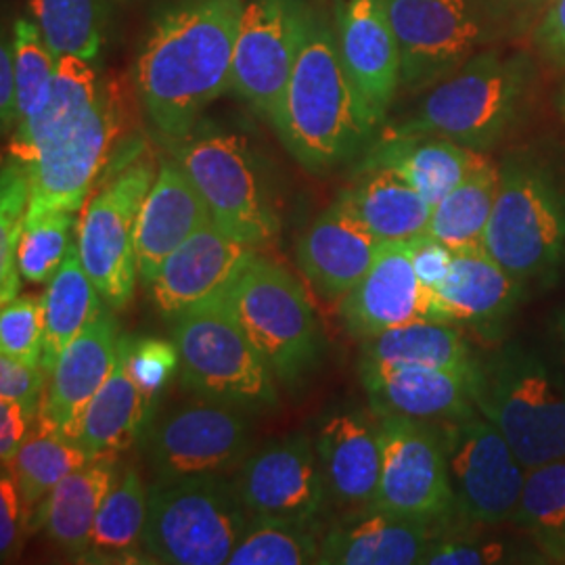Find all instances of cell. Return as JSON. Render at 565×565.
I'll use <instances>...</instances> for the list:
<instances>
[{"mask_svg":"<svg viewBox=\"0 0 565 565\" xmlns=\"http://www.w3.org/2000/svg\"><path fill=\"white\" fill-rule=\"evenodd\" d=\"M102 84L90 61L61 55L49 99L36 116L15 126L9 156L25 166L34 162L46 147L65 137L93 109Z\"/></svg>","mask_w":565,"mask_h":565,"instance_id":"cell-32","label":"cell"},{"mask_svg":"<svg viewBox=\"0 0 565 565\" xmlns=\"http://www.w3.org/2000/svg\"><path fill=\"white\" fill-rule=\"evenodd\" d=\"M401 57L403 88L417 93L445 81L484 41L476 0H385Z\"/></svg>","mask_w":565,"mask_h":565,"instance_id":"cell-16","label":"cell"},{"mask_svg":"<svg viewBox=\"0 0 565 565\" xmlns=\"http://www.w3.org/2000/svg\"><path fill=\"white\" fill-rule=\"evenodd\" d=\"M476 406L525 469L565 459V377L524 343H507L476 371Z\"/></svg>","mask_w":565,"mask_h":565,"instance_id":"cell-5","label":"cell"},{"mask_svg":"<svg viewBox=\"0 0 565 565\" xmlns=\"http://www.w3.org/2000/svg\"><path fill=\"white\" fill-rule=\"evenodd\" d=\"M273 126L310 172L352 160L380 126L343 65L333 13L323 4H310L300 55Z\"/></svg>","mask_w":565,"mask_h":565,"instance_id":"cell-2","label":"cell"},{"mask_svg":"<svg viewBox=\"0 0 565 565\" xmlns=\"http://www.w3.org/2000/svg\"><path fill=\"white\" fill-rule=\"evenodd\" d=\"M128 373L142 394L158 403V396L181 369L177 343L160 338H132L128 342Z\"/></svg>","mask_w":565,"mask_h":565,"instance_id":"cell-45","label":"cell"},{"mask_svg":"<svg viewBox=\"0 0 565 565\" xmlns=\"http://www.w3.org/2000/svg\"><path fill=\"white\" fill-rule=\"evenodd\" d=\"M455 503L473 524L513 522L527 469L505 436L476 413L440 425Z\"/></svg>","mask_w":565,"mask_h":565,"instance_id":"cell-13","label":"cell"},{"mask_svg":"<svg viewBox=\"0 0 565 565\" xmlns=\"http://www.w3.org/2000/svg\"><path fill=\"white\" fill-rule=\"evenodd\" d=\"M361 382L377 417L401 415L443 425L480 413L476 373L361 359Z\"/></svg>","mask_w":565,"mask_h":565,"instance_id":"cell-21","label":"cell"},{"mask_svg":"<svg viewBox=\"0 0 565 565\" xmlns=\"http://www.w3.org/2000/svg\"><path fill=\"white\" fill-rule=\"evenodd\" d=\"M23 524H28V511L21 499L20 488L13 480V473L2 467L0 478V555L2 562H9L18 546Z\"/></svg>","mask_w":565,"mask_h":565,"instance_id":"cell-47","label":"cell"},{"mask_svg":"<svg viewBox=\"0 0 565 565\" xmlns=\"http://www.w3.org/2000/svg\"><path fill=\"white\" fill-rule=\"evenodd\" d=\"M233 486L252 515L312 522L329 501L317 448L303 434L273 440L249 455Z\"/></svg>","mask_w":565,"mask_h":565,"instance_id":"cell-17","label":"cell"},{"mask_svg":"<svg viewBox=\"0 0 565 565\" xmlns=\"http://www.w3.org/2000/svg\"><path fill=\"white\" fill-rule=\"evenodd\" d=\"M210 221V207L182 163L177 158L162 160L137 223L142 281H151L168 256Z\"/></svg>","mask_w":565,"mask_h":565,"instance_id":"cell-24","label":"cell"},{"mask_svg":"<svg viewBox=\"0 0 565 565\" xmlns=\"http://www.w3.org/2000/svg\"><path fill=\"white\" fill-rule=\"evenodd\" d=\"M315 448L329 499L338 505L371 509L382 480L380 424L363 413H338L323 419Z\"/></svg>","mask_w":565,"mask_h":565,"instance_id":"cell-25","label":"cell"},{"mask_svg":"<svg viewBox=\"0 0 565 565\" xmlns=\"http://www.w3.org/2000/svg\"><path fill=\"white\" fill-rule=\"evenodd\" d=\"M224 300L277 380L296 384L310 373L323 345L321 324L287 268L256 256Z\"/></svg>","mask_w":565,"mask_h":565,"instance_id":"cell-8","label":"cell"},{"mask_svg":"<svg viewBox=\"0 0 565 565\" xmlns=\"http://www.w3.org/2000/svg\"><path fill=\"white\" fill-rule=\"evenodd\" d=\"M0 121H2L4 137L11 135L20 121L15 53H13V41H7V39H2V49H0Z\"/></svg>","mask_w":565,"mask_h":565,"instance_id":"cell-51","label":"cell"},{"mask_svg":"<svg viewBox=\"0 0 565 565\" xmlns=\"http://www.w3.org/2000/svg\"><path fill=\"white\" fill-rule=\"evenodd\" d=\"M76 233L78 223L74 212H53L25 221L18 252L23 281H51L76 239Z\"/></svg>","mask_w":565,"mask_h":565,"instance_id":"cell-42","label":"cell"},{"mask_svg":"<svg viewBox=\"0 0 565 565\" xmlns=\"http://www.w3.org/2000/svg\"><path fill=\"white\" fill-rule=\"evenodd\" d=\"M46 384V375L42 366L21 363L11 356H0V398L18 401L23 404L28 415L36 419L44 396L42 390Z\"/></svg>","mask_w":565,"mask_h":565,"instance_id":"cell-46","label":"cell"},{"mask_svg":"<svg viewBox=\"0 0 565 565\" xmlns=\"http://www.w3.org/2000/svg\"><path fill=\"white\" fill-rule=\"evenodd\" d=\"M377 424L382 480L371 509L427 522L457 509L440 425L401 415H382Z\"/></svg>","mask_w":565,"mask_h":565,"instance_id":"cell-15","label":"cell"},{"mask_svg":"<svg viewBox=\"0 0 565 565\" xmlns=\"http://www.w3.org/2000/svg\"><path fill=\"white\" fill-rule=\"evenodd\" d=\"M321 541L310 522L252 515L226 565L319 564Z\"/></svg>","mask_w":565,"mask_h":565,"instance_id":"cell-40","label":"cell"},{"mask_svg":"<svg viewBox=\"0 0 565 565\" xmlns=\"http://www.w3.org/2000/svg\"><path fill=\"white\" fill-rule=\"evenodd\" d=\"M486 252L522 281H548L565 260V172L534 151L499 163Z\"/></svg>","mask_w":565,"mask_h":565,"instance_id":"cell-4","label":"cell"},{"mask_svg":"<svg viewBox=\"0 0 565 565\" xmlns=\"http://www.w3.org/2000/svg\"><path fill=\"white\" fill-rule=\"evenodd\" d=\"M120 338L116 310L103 306L99 315L61 352L60 361L49 375L41 413L63 436L76 438L88 404L118 361Z\"/></svg>","mask_w":565,"mask_h":565,"instance_id":"cell-22","label":"cell"},{"mask_svg":"<svg viewBox=\"0 0 565 565\" xmlns=\"http://www.w3.org/2000/svg\"><path fill=\"white\" fill-rule=\"evenodd\" d=\"M524 285L497 263L484 245L455 249L450 273L436 289L440 317L446 323L499 324L522 300Z\"/></svg>","mask_w":565,"mask_h":565,"instance_id":"cell-28","label":"cell"},{"mask_svg":"<svg viewBox=\"0 0 565 565\" xmlns=\"http://www.w3.org/2000/svg\"><path fill=\"white\" fill-rule=\"evenodd\" d=\"M555 107H557V111H559L562 120L565 121V81L562 82V86L557 88V95H555Z\"/></svg>","mask_w":565,"mask_h":565,"instance_id":"cell-53","label":"cell"},{"mask_svg":"<svg viewBox=\"0 0 565 565\" xmlns=\"http://www.w3.org/2000/svg\"><path fill=\"white\" fill-rule=\"evenodd\" d=\"M32 417L18 401L0 398V461L2 467H9L18 457L21 446L25 443Z\"/></svg>","mask_w":565,"mask_h":565,"instance_id":"cell-50","label":"cell"},{"mask_svg":"<svg viewBox=\"0 0 565 565\" xmlns=\"http://www.w3.org/2000/svg\"><path fill=\"white\" fill-rule=\"evenodd\" d=\"M0 350L21 363L42 366L44 350V306L36 296H18L2 303Z\"/></svg>","mask_w":565,"mask_h":565,"instance_id":"cell-44","label":"cell"},{"mask_svg":"<svg viewBox=\"0 0 565 565\" xmlns=\"http://www.w3.org/2000/svg\"><path fill=\"white\" fill-rule=\"evenodd\" d=\"M160 166L139 158L103 184L82 207L78 252L82 264L102 294L103 303L121 310L132 302L139 281L137 223L142 202Z\"/></svg>","mask_w":565,"mask_h":565,"instance_id":"cell-10","label":"cell"},{"mask_svg":"<svg viewBox=\"0 0 565 565\" xmlns=\"http://www.w3.org/2000/svg\"><path fill=\"white\" fill-rule=\"evenodd\" d=\"M310 0H243L231 93L275 120L300 55Z\"/></svg>","mask_w":565,"mask_h":565,"instance_id":"cell-14","label":"cell"},{"mask_svg":"<svg viewBox=\"0 0 565 565\" xmlns=\"http://www.w3.org/2000/svg\"><path fill=\"white\" fill-rule=\"evenodd\" d=\"M128 342L130 335H121L114 371L88 404L74 438L93 459L137 445L156 419V401L147 398L128 373Z\"/></svg>","mask_w":565,"mask_h":565,"instance_id":"cell-29","label":"cell"},{"mask_svg":"<svg viewBox=\"0 0 565 565\" xmlns=\"http://www.w3.org/2000/svg\"><path fill=\"white\" fill-rule=\"evenodd\" d=\"M534 44L543 57L565 65V0H548L545 13L534 28Z\"/></svg>","mask_w":565,"mask_h":565,"instance_id":"cell-49","label":"cell"},{"mask_svg":"<svg viewBox=\"0 0 565 565\" xmlns=\"http://www.w3.org/2000/svg\"><path fill=\"white\" fill-rule=\"evenodd\" d=\"M44 306V350L42 371L49 380L61 352L74 342L86 324L90 323L103 308V298L95 282L90 281L81 252L78 237L70 245V252L60 270L49 281L42 296Z\"/></svg>","mask_w":565,"mask_h":565,"instance_id":"cell-33","label":"cell"},{"mask_svg":"<svg viewBox=\"0 0 565 565\" xmlns=\"http://www.w3.org/2000/svg\"><path fill=\"white\" fill-rule=\"evenodd\" d=\"M411 258H413V266H415L419 281L424 282V287H427L429 291L436 294V289L445 282L450 273L455 249L434 239L431 235H424V237L411 242Z\"/></svg>","mask_w":565,"mask_h":565,"instance_id":"cell-48","label":"cell"},{"mask_svg":"<svg viewBox=\"0 0 565 565\" xmlns=\"http://www.w3.org/2000/svg\"><path fill=\"white\" fill-rule=\"evenodd\" d=\"M486 162L490 160L484 151H476L445 137L387 130L369 149L363 166H385L396 170L427 202L438 205Z\"/></svg>","mask_w":565,"mask_h":565,"instance_id":"cell-27","label":"cell"},{"mask_svg":"<svg viewBox=\"0 0 565 565\" xmlns=\"http://www.w3.org/2000/svg\"><path fill=\"white\" fill-rule=\"evenodd\" d=\"M499 166L492 162H486L469 174L443 202L434 205L427 235L450 249L484 245L499 191Z\"/></svg>","mask_w":565,"mask_h":565,"instance_id":"cell-37","label":"cell"},{"mask_svg":"<svg viewBox=\"0 0 565 565\" xmlns=\"http://www.w3.org/2000/svg\"><path fill=\"white\" fill-rule=\"evenodd\" d=\"M361 342L363 361L417 364L463 373H476L480 363L457 327L434 319L401 324Z\"/></svg>","mask_w":565,"mask_h":565,"instance_id":"cell-34","label":"cell"},{"mask_svg":"<svg viewBox=\"0 0 565 565\" xmlns=\"http://www.w3.org/2000/svg\"><path fill=\"white\" fill-rule=\"evenodd\" d=\"M121 130L124 103L118 86L103 81L93 109L28 166L32 200L25 221L53 212H81L107 168Z\"/></svg>","mask_w":565,"mask_h":565,"instance_id":"cell-11","label":"cell"},{"mask_svg":"<svg viewBox=\"0 0 565 565\" xmlns=\"http://www.w3.org/2000/svg\"><path fill=\"white\" fill-rule=\"evenodd\" d=\"M536 82L525 53H478L431 86L415 116L390 130L436 135L488 151L522 120Z\"/></svg>","mask_w":565,"mask_h":565,"instance_id":"cell-3","label":"cell"},{"mask_svg":"<svg viewBox=\"0 0 565 565\" xmlns=\"http://www.w3.org/2000/svg\"><path fill=\"white\" fill-rule=\"evenodd\" d=\"M513 524L541 548L546 562H565V459L527 469Z\"/></svg>","mask_w":565,"mask_h":565,"instance_id":"cell-38","label":"cell"},{"mask_svg":"<svg viewBox=\"0 0 565 565\" xmlns=\"http://www.w3.org/2000/svg\"><path fill=\"white\" fill-rule=\"evenodd\" d=\"M482 13L499 20H520L527 13L536 11L539 7L546 4L548 0H476Z\"/></svg>","mask_w":565,"mask_h":565,"instance_id":"cell-52","label":"cell"},{"mask_svg":"<svg viewBox=\"0 0 565 565\" xmlns=\"http://www.w3.org/2000/svg\"><path fill=\"white\" fill-rule=\"evenodd\" d=\"M174 158L200 189L212 221L254 247L275 242L279 216L260 163L242 135L203 132L177 142Z\"/></svg>","mask_w":565,"mask_h":565,"instance_id":"cell-9","label":"cell"},{"mask_svg":"<svg viewBox=\"0 0 565 565\" xmlns=\"http://www.w3.org/2000/svg\"><path fill=\"white\" fill-rule=\"evenodd\" d=\"M333 23L343 65L382 124L403 86V57L387 2L335 0Z\"/></svg>","mask_w":565,"mask_h":565,"instance_id":"cell-20","label":"cell"},{"mask_svg":"<svg viewBox=\"0 0 565 565\" xmlns=\"http://www.w3.org/2000/svg\"><path fill=\"white\" fill-rule=\"evenodd\" d=\"M145 440L158 482L221 476L249 452L252 425L242 406L202 398L153 419Z\"/></svg>","mask_w":565,"mask_h":565,"instance_id":"cell-12","label":"cell"},{"mask_svg":"<svg viewBox=\"0 0 565 565\" xmlns=\"http://www.w3.org/2000/svg\"><path fill=\"white\" fill-rule=\"evenodd\" d=\"M555 329H557L562 342L565 343V310L557 312V317H555Z\"/></svg>","mask_w":565,"mask_h":565,"instance_id":"cell-54","label":"cell"},{"mask_svg":"<svg viewBox=\"0 0 565 565\" xmlns=\"http://www.w3.org/2000/svg\"><path fill=\"white\" fill-rule=\"evenodd\" d=\"M28 4L57 60L76 55L93 63L99 57L107 23L105 0H28Z\"/></svg>","mask_w":565,"mask_h":565,"instance_id":"cell-39","label":"cell"},{"mask_svg":"<svg viewBox=\"0 0 565 565\" xmlns=\"http://www.w3.org/2000/svg\"><path fill=\"white\" fill-rule=\"evenodd\" d=\"M546 562L541 548H525L520 543L505 539H480L459 536L436 541L425 555L427 565H494V564H543Z\"/></svg>","mask_w":565,"mask_h":565,"instance_id":"cell-43","label":"cell"},{"mask_svg":"<svg viewBox=\"0 0 565 565\" xmlns=\"http://www.w3.org/2000/svg\"><path fill=\"white\" fill-rule=\"evenodd\" d=\"M340 315L359 340L415 321H443L436 294L415 273L411 242L382 243L369 273L343 296Z\"/></svg>","mask_w":565,"mask_h":565,"instance_id":"cell-19","label":"cell"},{"mask_svg":"<svg viewBox=\"0 0 565 565\" xmlns=\"http://www.w3.org/2000/svg\"><path fill=\"white\" fill-rule=\"evenodd\" d=\"M382 243L338 198L303 231L298 266L321 296L342 300L369 273Z\"/></svg>","mask_w":565,"mask_h":565,"instance_id":"cell-23","label":"cell"},{"mask_svg":"<svg viewBox=\"0 0 565 565\" xmlns=\"http://www.w3.org/2000/svg\"><path fill=\"white\" fill-rule=\"evenodd\" d=\"M170 340L181 359V382L200 398L270 408L279 403L275 373L249 342L224 296L172 317Z\"/></svg>","mask_w":565,"mask_h":565,"instance_id":"cell-7","label":"cell"},{"mask_svg":"<svg viewBox=\"0 0 565 565\" xmlns=\"http://www.w3.org/2000/svg\"><path fill=\"white\" fill-rule=\"evenodd\" d=\"M252 513L221 476L158 482L149 490L142 548L149 564H228Z\"/></svg>","mask_w":565,"mask_h":565,"instance_id":"cell-6","label":"cell"},{"mask_svg":"<svg viewBox=\"0 0 565 565\" xmlns=\"http://www.w3.org/2000/svg\"><path fill=\"white\" fill-rule=\"evenodd\" d=\"M342 200L382 242H415L427 235L434 205L385 166H361Z\"/></svg>","mask_w":565,"mask_h":565,"instance_id":"cell-31","label":"cell"},{"mask_svg":"<svg viewBox=\"0 0 565 565\" xmlns=\"http://www.w3.org/2000/svg\"><path fill=\"white\" fill-rule=\"evenodd\" d=\"M243 0H179L153 21L135 61V86L163 139L193 135L203 111L231 90Z\"/></svg>","mask_w":565,"mask_h":565,"instance_id":"cell-1","label":"cell"},{"mask_svg":"<svg viewBox=\"0 0 565 565\" xmlns=\"http://www.w3.org/2000/svg\"><path fill=\"white\" fill-rule=\"evenodd\" d=\"M436 543L427 520L404 518L382 509H364L352 520L331 527L321 541L319 564H424Z\"/></svg>","mask_w":565,"mask_h":565,"instance_id":"cell-26","label":"cell"},{"mask_svg":"<svg viewBox=\"0 0 565 565\" xmlns=\"http://www.w3.org/2000/svg\"><path fill=\"white\" fill-rule=\"evenodd\" d=\"M13 53L18 78V114L20 121H23L36 116L49 99L57 70V57L42 39L34 20L23 18L15 21L13 28Z\"/></svg>","mask_w":565,"mask_h":565,"instance_id":"cell-41","label":"cell"},{"mask_svg":"<svg viewBox=\"0 0 565 565\" xmlns=\"http://www.w3.org/2000/svg\"><path fill=\"white\" fill-rule=\"evenodd\" d=\"M258 256V247L223 231L214 221L179 245L147 282L158 312L177 317L224 296Z\"/></svg>","mask_w":565,"mask_h":565,"instance_id":"cell-18","label":"cell"},{"mask_svg":"<svg viewBox=\"0 0 565 565\" xmlns=\"http://www.w3.org/2000/svg\"><path fill=\"white\" fill-rule=\"evenodd\" d=\"M116 480V455L97 457L63 478L28 524L32 530L42 525L49 539L65 553L84 557L90 548L97 515Z\"/></svg>","mask_w":565,"mask_h":565,"instance_id":"cell-30","label":"cell"},{"mask_svg":"<svg viewBox=\"0 0 565 565\" xmlns=\"http://www.w3.org/2000/svg\"><path fill=\"white\" fill-rule=\"evenodd\" d=\"M88 461H93V457L78 443L63 436L55 425L49 424L39 411L18 457L9 465L25 511H39L55 486Z\"/></svg>","mask_w":565,"mask_h":565,"instance_id":"cell-36","label":"cell"},{"mask_svg":"<svg viewBox=\"0 0 565 565\" xmlns=\"http://www.w3.org/2000/svg\"><path fill=\"white\" fill-rule=\"evenodd\" d=\"M149 490L137 469L128 467L118 476L97 515L90 548L84 557L95 564L147 562L142 536L147 524Z\"/></svg>","mask_w":565,"mask_h":565,"instance_id":"cell-35","label":"cell"}]
</instances>
